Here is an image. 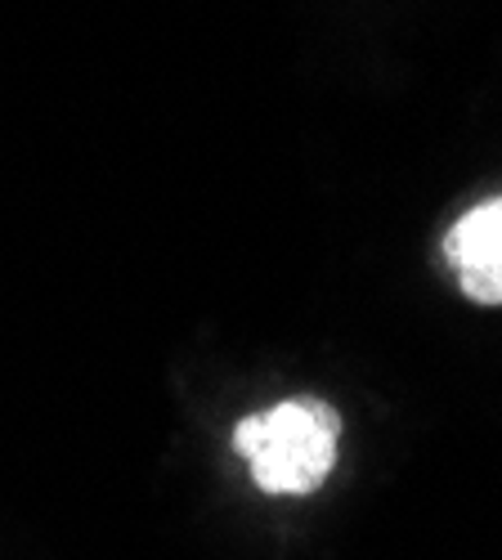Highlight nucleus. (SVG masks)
Instances as JSON below:
<instances>
[{
	"label": "nucleus",
	"instance_id": "obj_2",
	"mask_svg": "<svg viewBox=\"0 0 502 560\" xmlns=\"http://www.w3.org/2000/svg\"><path fill=\"white\" fill-rule=\"evenodd\" d=\"M444 260L476 305H502V198L463 211L444 233Z\"/></svg>",
	"mask_w": 502,
	"mask_h": 560
},
{
	"label": "nucleus",
	"instance_id": "obj_1",
	"mask_svg": "<svg viewBox=\"0 0 502 560\" xmlns=\"http://www.w3.org/2000/svg\"><path fill=\"white\" fill-rule=\"evenodd\" d=\"M341 412L328 399L296 395L234 427V448L247 457L252 480L273 498L314 493L337 466Z\"/></svg>",
	"mask_w": 502,
	"mask_h": 560
}]
</instances>
